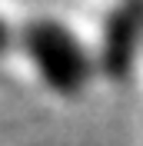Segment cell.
I'll return each instance as SVG.
<instances>
[{"label": "cell", "mask_w": 143, "mask_h": 146, "mask_svg": "<svg viewBox=\"0 0 143 146\" xmlns=\"http://www.w3.org/2000/svg\"><path fill=\"white\" fill-rule=\"evenodd\" d=\"M23 50L33 70L57 96H80L93 76V60L70 27L60 20H30L23 27Z\"/></svg>", "instance_id": "cell-1"}, {"label": "cell", "mask_w": 143, "mask_h": 146, "mask_svg": "<svg viewBox=\"0 0 143 146\" xmlns=\"http://www.w3.org/2000/svg\"><path fill=\"white\" fill-rule=\"evenodd\" d=\"M10 43H13V30L7 27V20L0 17V53H7V50H10Z\"/></svg>", "instance_id": "cell-3"}, {"label": "cell", "mask_w": 143, "mask_h": 146, "mask_svg": "<svg viewBox=\"0 0 143 146\" xmlns=\"http://www.w3.org/2000/svg\"><path fill=\"white\" fill-rule=\"evenodd\" d=\"M140 43H143V0H116L100 33V56H97L100 70L110 80H126L136 66Z\"/></svg>", "instance_id": "cell-2"}]
</instances>
